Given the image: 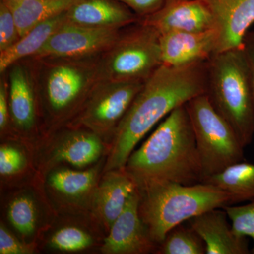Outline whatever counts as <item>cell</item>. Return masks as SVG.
<instances>
[{
    "label": "cell",
    "instance_id": "obj_1",
    "mask_svg": "<svg viewBox=\"0 0 254 254\" xmlns=\"http://www.w3.org/2000/svg\"><path fill=\"white\" fill-rule=\"evenodd\" d=\"M208 61L181 66L162 64L143 83L110 145L103 173L125 168L145 135L162 119L206 90Z\"/></svg>",
    "mask_w": 254,
    "mask_h": 254
},
{
    "label": "cell",
    "instance_id": "obj_2",
    "mask_svg": "<svg viewBox=\"0 0 254 254\" xmlns=\"http://www.w3.org/2000/svg\"><path fill=\"white\" fill-rule=\"evenodd\" d=\"M127 171L138 185L152 181L202 182L199 157L186 104L169 114L127 160Z\"/></svg>",
    "mask_w": 254,
    "mask_h": 254
},
{
    "label": "cell",
    "instance_id": "obj_3",
    "mask_svg": "<svg viewBox=\"0 0 254 254\" xmlns=\"http://www.w3.org/2000/svg\"><path fill=\"white\" fill-rule=\"evenodd\" d=\"M43 137L66 126L98 82L97 59L31 57Z\"/></svg>",
    "mask_w": 254,
    "mask_h": 254
},
{
    "label": "cell",
    "instance_id": "obj_4",
    "mask_svg": "<svg viewBox=\"0 0 254 254\" xmlns=\"http://www.w3.org/2000/svg\"><path fill=\"white\" fill-rule=\"evenodd\" d=\"M138 188L140 216L150 238L158 245L177 225L204 212L231 205L226 192L206 182L186 185L152 181Z\"/></svg>",
    "mask_w": 254,
    "mask_h": 254
},
{
    "label": "cell",
    "instance_id": "obj_5",
    "mask_svg": "<svg viewBox=\"0 0 254 254\" xmlns=\"http://www.w3.org/2000/svg\"><path fill=\"white\" fill-rule=\"evenodd\" d=\"M205 95L243 146L250 145L254 138V108L243 46L217 53L208 60Z\"/></svg>",
    "mask_w": 254,
    "mask_h": 254
},
{
    "label": "cell",
    "instance_id": "obj_6",
    "mask_svg": "<svg viewBox=\"0 0 254 254\" xmlns=\"http://www.w3.org/2000/svg\"><path fill=\"white\" fill-rule=\"evenodd\" d=\"M160 38L155 28L139 22L122 28L97 60L98 81L144 83L163 64Z\"/></svg>",
    "mask_w": 254,
    "mask_h": 254
},
{
    "label": "cell",
    "instance_id": "obj_7",
    "mask_svg": "<svg viewBox=\"0 0 254 254\" xmlns=\"http://www.w3.org/2000/svg\"><path fill=\"white\" fill-rule=\"evenodd\" d=\"M194 131L202 182L244 160V148L233 128L217 113L205 94L186 103Z\"/></svg>",
    "mask_w": 254,
    "mask_h": 254
},
{
    "label": "cell",
    "instance_id": "obj_8",
    "mask_svg": "<svg viewBox=\"0 0 254 254\" xmlns=\"http://www.w3.org/2000/svg\"><path fill=\"white\" fill-rule=\"evenodd\" d=\"M108 152L109 146L93 131L66 125L35 145V166L43 178L52 169L61 165L89 168L107 157Z\"/></svg>",
    "mask_w": 254,
    "mask_h": 254
},
{
    "label": "cell",
    "instance_id": "obj_9",
    "mask_svg": "<svg viewBox=\"0 0 254 254\" xmlns=\"http://www.w3.org/2000/svg\"><path fill=\"white\" fill-rule=\"evenodd\" d=\"M143 84L97 82L81 109L67 126L93 131L110 149L117 128Z\"/></svg>",
    "mask_w": 254,
    "mask_h": 254
},
{
    "label": "cell",
    "instance_id": "obj_10",
    "mask_svg": "<svg viewBox=\"0 0 254 254\" xmlns=\"http://www.w3.org/2000/svg\"><path fill=\"white\" fill-rule=\"evenodd\" d=\"M5 190L6 221L23 242L38 246L42 234L57 215L47 198L43 178L37 174L32 180Z\"/></svg>",
    "mask_w": 254,
    "mask_h": 254
},
{
    "label": "cell",
    "instance_id": "obj_11",
    "mask_svg": "<svg viewBox=\"0 0 254 254\" xmlns=\"http://www.w3.org/2000/svg\"><path fill=\"white\" fill-rule=\"evenodd\" d=\"M106 157L85 169L61 165L45 175V191L57 215H91L93 196Z\"/></svg>",
    "mask_w": 254,
    "mask_h": 254
},
{
    "label": "cell",
    "instance_id": "obj_12",
    "mask_svg": "<svg viewBox=\"0 0 254 254\" xmlns=\"http://www.w3.org/2000/svg\"><path fill=\"white\" fill-rule=\"evenodd\" d=\"M4 73L8 81L11 138L35 146L43 138V129L31 59L16 62Z\"/></svg>",
    "mask_w": 254,
    "mask_h": 254
},
{
    "label": "cell",
    "instance_id": "obj_13",
    "mask_svg": "<svg viewBox=\"0 0 254 254\" xmlns=\"http://www.w3.org/2000/svg\"><path fill=\"white\" fill-rule=\"evenodd\" d=\"M122 28L87 27L66 23L33 57L97 59L115 43Z\"/></svg>",
    "mask_w": 254,
    "mask_h": 254
},
{
    "label": "cell",
    "instance_id": "obj_14",
    "mask_svg": "<svg viewBox=\"0 0 254 254\" xmlns=\"http://www.w3.org/2000/svg\"><path fill=\"white\" fill-rule=\"evenodd\" d=\"M105 232L91 215H57L38 241V247L53 252L78 253L99 247Z\"/></svg>",
    "mask_w": 254,
    "mask_h": 254
},
{
    "label": "cell",
    "instance_id": "obj_15",
    "mask_svg": "<svg viewBox=\"0 0 254 254\" xmlns=\"http://www.w3.org/2000/svg\"><path fill=\"white\" fill-rule=\"evenodd\" d=\"M138 188L105 235L100 251L103 254H155L158 245L150 238L140 216Z\"/></svg>",
    "mask_w": 254,
    "mask_h": 254
},
{
    "label": "cell",
    "instance_id": "obj_16",
    "mask_svg": "<svg viewBox=\"0 0 254 254\" xmlns=\"http://www.w3.org/2000/svg\"><path fill=\"white\" fill-rule=\"evenodd\" d=\"M202 1L213 17L217 53L243 46L249 28L254 23V0Z\"/></svg>",
    "mask_w": 254,
    "mask_h": 254
},
{
    "label": "cell",
    "instance_id": "obj_17",
    "mask_svg": "<svg viewBox=\"0 0 254 254\" xmlns=\"http://www.w3.org/2000/svg\"><path fill=\"white\" fill-rule=\"evenodd\" d=\"M137 189L136 180L125 168L103 173L93 196L91 216L106 235Z\"/></svg>",
    "mask_w": 254,
    "mask_h": 254
},
{
    "label": "cell",
    "instance_id": "obj_18",
    "mask_svg": "<svg viewBox=\"0 0 254 254\" xmlns=\"http://www.w3.org/2000/svg\"><path fill=\"white\" fill-rule=\"evenodd\" d=\"M138 22L151 26L160 35L214 30L213 17L202 0H168L161 9L138 18Z\"/></svg>",
    "mask_w": 254,
    "mask_h": 254
},
{
    "label": "cell",
    "instance_id": "obj_19",
    "mask_svg": "<svg viewBox=\"0 0 254 254\" xmlns=\"http://www.w3.org/2000/svg\"><path fill=\"white\" fill-rule=\"evenodd\" d=\"M215 30L203 32H170L160 35L163 64L181 66L208 61L217 53Z\"/></svg>",
    "mask_w": 254,
    "mask_h": 254
},
{
    "label": "cell",
    "instance_id": "obj_20",
    "mask_svg": "<svg viewBox=\"0 0 254 254\" xmlns=\"http://www.w3.org/2000/svg\"><path fill=\"white\" fill-rule=\"evenodd\" d=\"M223 208H215L188 220L189 225L201 237L205 254H249L247 237L238 235L228 222Z\"/></svg>",
    "mask_w": 254,
    "mask_h": 254
},
{
    "label": "cell",
    "instance_id": "obj_21",
    "mask_svg": "<svg viewBox=\"0 0 254 254\" xmlns=\"http://www.w3.org/2000/svg\"><path fill=\"white\" fill-rule=\"evenodd\" d=\"M138 18L118 0H78L66 11V23L87 27L122 28Z\"/></svg>",
    "mask_w": 254,
    "mask_h": 254
},
{
    "label": "cell",
    "instance_id": "obj_22",
    "mask_svg": "<svg viewBox=\"0 0 254 254\" xmlns=\"http://www.w3.org/2000/svg\"><path fill=\"white\" fill-rule=\"evenodd\" d=\"M0 177L1 188L16 186L36 176L34 146L19 138L1 140Z\"/></svg>",
    "mask_w": 254,
    "mask_h": 254
},
{
    "label": "cell",
    "instance_id": "obj_23",
    "mask_svg": "<svg viewBox=\"0 0 254 254\" xmlns=\"http://www.w3.org/2000/svg\"><path fill=\"white\" fill-rule=\"evenodd\" d=\"M66 11L38 23L14 46L0 52V73L5 72L16 62L34 56L55 32L66 23Z\"/></svg>",
    "mask_w": 254,
    "mask_h": 254
},
{
    "label": "cell",
    "instance_id": "obj_24",
    "mask_svg": "<svg viewBox=\"0 0 254 254\" xmlns=\"http://www.w3.org/2000/svg\"><path fill=\"white\" fill-rule=\"evenodd\" d=\"M11 10L21 37L37 24L67 11L78 0H1Z\"/></svg>",
    "mask_w": 254,
    "mask_h": 254
},
{
    "label": "cell",
    "instance_id": "obj_25",
    "mask_svg": "<svg viewBox=\"0 0 254 254\" xmlns=\"http://www.w3.org/2000/svg\"><path fill=\"white\" fill-rule=\"evenodd\" d=\"M218 187L230 195L231 205L254 200V165L242 161L234 164L204 182Z\"/></svg>",
    "mask_w": 254,
    "mask_h": 254
},
{
    "label": "cell",
    "instance_id": "obj_26",
    "mask_svg": "<svg viewBox=\"0 0 254 254\" xmlns=\"http://www.w3.org/2000/svg\"><path fill=\"white\" fill-rule=\"evenodd\" d=\"M205 245L198 234L189 225L180 224L170 230L158 245L157 254H205Z\"/></svg>",
    "mask_w": 254,
    "mask_h": 254
},
{
    "label": "cell",
    "instance_id": "obj_27",
    "mask_svg": "<svg viewBox=\"0 0 254 254\" xmlns=\"http://www.w3.org/2000/svg\"><path fill=\"white\" fill-rule=\"evenodd\" d=\"M223 209L231 222L234 231L242 236L252 239L254 245L251 254H254V200L239 206L227 205Z\"/></svg>",
    "mask_w": 254,
    "mask_h": 254
},
{
    "label": "cell",
    "instance_id": "obj_28",
    "mask_svg": "<svg viewBox=\"0 0 254 254\" xmlns=\"http://www.w3.org/2000/svg\"><path fill=\"white\" fill-rule=\"evenodd\" d=\"M37 245L23 242L2 220L0 223V254H33L39 251Z\"/></svg>",
    "mask_w": 254,
    "mask_h": 254
},
{
    "label": "cell",
    "instance_id": "obj_29",
    "mask_svg": "<svg viewBox=\"0 0 254 254\" xmlns=\"http://www.w3.org/2000/svg\"><path fill=\"white\" fill-rule=\"evenodd\" d=\"M20 38L14 15L7 5L0 0V52L9 49Z\"/></svg>",
    "mask_w": 254,
    "mask_h": 254
},
{
    "label": "cell",
    "instance_id": "obj_30",
    "mask_svg": "<svg viewBox=\"0 0 254 254\" xmlns=\"http://www.w3.org/2000/svg\"><path fill=\"white\" fill-rule=\"evenodd\" d=\"M0 137L1 140L12 138L6 73H1L0 78Z\"/></svg>",
    "mask_w": 254,
    "mask_h": 254
},
{
    "label": "cell",
    "instance_id": "obj_31",
    "mask_svg": "<svg viewBox=\"0 0 254 254\" xmlns=\"http://www.w3.org/2000/svg\"><path fill=\"white\" fill-rule=\"evenodd\" d=\"M128 6L138 17L156 12L166 4L167 0H118Z\"/></svg>",
    "mask_w": 254,
    "mask_h": 254
},
{
    "label": "cell",
    "instance_id": "obj_32",
    "mask_svg": "<svg viewBox=\"0 0 254 254\" xmlns=\"http://www.w3.org/2000/svg\"><path fill=\"white\" fill-rule=\"evenodd\" d=\"M243 48L248 63L251 90L254 108V31L248 32L246 34L243 42Z\"/></svg>",
    "mask_w": 254,
    "mask_h": 254
}]
</instances>
